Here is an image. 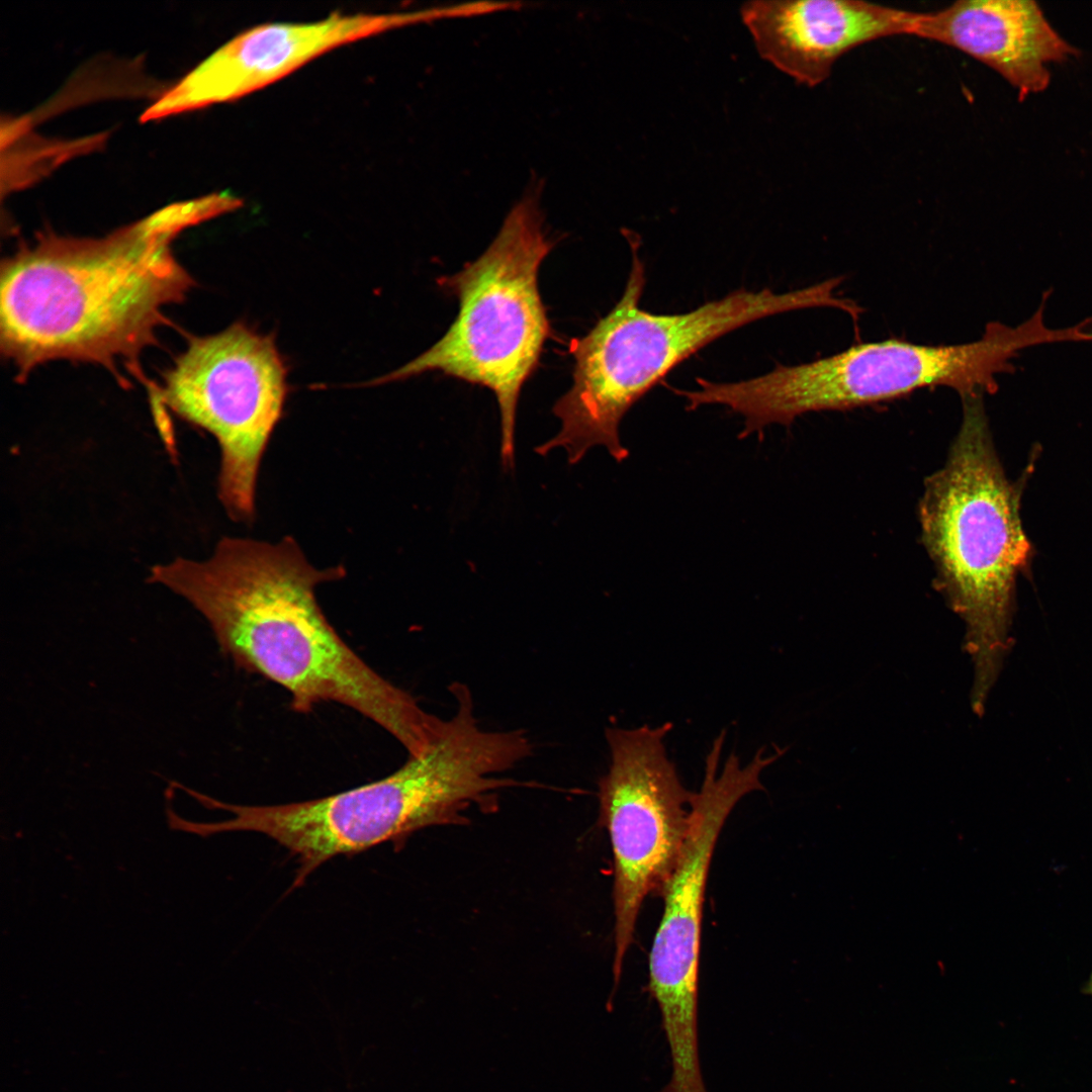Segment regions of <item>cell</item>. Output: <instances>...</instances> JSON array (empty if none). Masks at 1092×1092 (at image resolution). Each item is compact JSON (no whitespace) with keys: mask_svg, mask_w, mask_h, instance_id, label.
<instances>
[{"mask_svg":"<svg viewBox=\"0 0 1092 1092\" xmlns=\"http://www.w3.org/2000/svg\"><path fill=\"white\" fill-rule=\"evenodd\" d=\"M216 192L174 202L101 238L47 231L1 263L0 348L17 380L55 360L118 366L146 385L140 357L157 341L164 309L194 279L173 244L186 229L242 207Z\"/></svg>","mask_w":1092,"mask_h":1092,"instance_id":"1","label":"cell"},{"mask_svg":"<svg viewBox=\"0 0 1092 1092\" xmlns=\"http://www.w3.org/2000/svg\"><path fill=\"white\" fill-rule=\"evenodd\" d=\"M344 575L342 566L314 567L291 537H224L210 558L156 565L149 580L197 610L236 666L285 689L294 712L338 703L387 731L408 756L423 754L446 720L370 667L330 624L315 588Z\"/></svg>","mask_w":1092,"mask_h":1092,"instance_id":"2","label":"cell"},{"mask_svg":"<svg viewBox=\"0 0 1092 1092\" xmlns=\"http://www.w3.org/2000/svg\"><path fill=\"white\" fill-rule=\"evenodd\" d=\"M961 398L959 432L944 465L925 480L918 517L934 583L966 626L971 704L981 715L1011 648L1015 580L1032 549L1020 518L1022 485L1005 475L983 394Z\"/></svg>","mask_w":1092,"mask_h":1092,"instance_id":"3","label":"cell"},{"mask_svg":"<svg viewBox=\"0 0 1092 1092\" xmlns=\"http://www.w3.org/2000/svg\"><path fill=\"white\" fill-rule=\"evenodd\" d=\"M503 757L494 740L465 719H453L425 753L410 756L391 775L331 796L280 805L249 806L208 797L207 809L232 818L203 822V836L253 831L265 834L296 857L291 889L302 886L327 860L385 842L394 846L431 826L463 825L477 807L492 812L507 781L497 775Z\"/></svg>","mask_w":1092,"mask_h":1092,"instance_id":"4","label":"cell"},{"mask_svg":"<svg viewBox=\"0 0 1092 1092\" xmlns=\"http://www.w3.org/2000/svg\"><path fill=\"white\" fill-rule=\"evenodd\" d=\"M632 263L624 292L615 306L580 338L572 339V385L555 402L557 435L535 451L545 455L562 448L570 464L588 450L604 447L617 461L628 449L620 423L628 411L686 359L743 326L775 314L815 307H836L833 281L793 291L765 288L730 292L682 313H653L640 307L645 267L631 241Z\"/></svg>","mask_w":1092,"mask_h":1092,"instance_id":"5","label":"cell"},{"mask_svg":"<svg viewBox=\"0 0 1092 1092\" xmlns=\"http://www.w3.org/2000/svg\"><path fill=\"white\" fill-rule=\"evenodd\" d=\"M1028 345L1023 327L999 323L988 324L979 340L964 344L860 343L808 363L778 365L750 379L698 378L699 388L690 397L695 407L719 404L741 416L739 438H746L774 424L790 425L807 413L864 406L923 388L946 386L961 397L993 392L996 375Z\"/></svg>","mask_w":1092,"mask_h":1092,"instance_id":"6","label":"cell"},{"mask_svg":"<svg viewBox=\"0 0 1092 1092\" xmlns=\"http://www.w3.org/2000/svg\"><path fill=\"white\" fill-rule=\"evenodd\" d=\"M552 247L535 214L526 208L515 211L476 260L439 279L459 304L444 336L370 384L437 371L490 389L500 416L502 463L511 469L521 390L551 335L538 272Z\"/></svg>","mask_w":1092,"mask_h":1092,"instance_id":"7","label":"cell"},{"mask_svg":"<svg viewBox=\"0 0 1092 1092\" xmlns=\"http://www.w3.org/2000/svg\"><path fill=\"white\" fill-rule=\"evenodd\" d=\"M286 378L273 336L238 322L190 337L162 382L148 390L155 417L173 413L214 437L218 497L236 522L254 520L260 465L283 414Z\"/></svg>","mask_w":1092,"mask_h":1092,"instance_id":"8","label":"cell"},{"mask_svg":"<svg viewBox=\"0 0 1092 1092\" xmlns=\"http://www.w3.org/2000/svg\"><path fill=\"white\" fill-rule=\"evenodd\" d=\"M724 740L721 732L706 757L703 784L692 800L688 836L660 893L663 913L649 952L647 989L659 1008L671 1062L668 1086L675 1092H696L705 1084L699 1054V962L714 848L735 805L763 789L761 772L777 760L762 747L744 765L731 753L719 770Z\"/></svg>","mask_w":1092,"mask_h":1092,"instance_id":"9","label":"cell"},{"mask_svg":"<svg viewBox=\"0 0 1092 1092\" xmlns=\"http://www.w3.org/2000/svg\"><path fill=\"white\" fill-rule=\"evenodd\" d=\"M672 724L607 727L611 762L599 781L600 824L614 859V990L645 897L672 873L692 820L694 793L681 784L664 739Z\"/></svg>","mask_w":1092,"mask_h":1092,"instance_id":"10","label":"cell"},{"mask_svg":"<svg viewBox=\"0 0 1092 1092\" xmlns=\"http://www.w3.org/2000/svg\"><path fill=\"white\" fill-rule=\"evenodd\" d=\"M416 17L333 12L312 22L255 25L224 42L165 90L143 112L141 121L243 98L331 51L401 26Z\"/></svg>","mask_w":1092,"mask_h":1092,"instance_id":"11","label":"cell"},{"mask_svg":"<svg viewBox=\"0 0 1092 1092\" xmlns=\"http://www.w3.org/2000/svg\"><path fill=\"white\" fill-rule=\"evenodd\" d=\"M740 14L761 58L815 87L851 50L912 35L917 12L858 0H759L744 3Z\"/></svg>","mask_w":1092,"mask_h":1092,"instance_id":"12","label":"cell"},{"mask_svg":"<svg viewBox=\"0 0 1092 1092\" xmlns=\"http://www.w3.org/2000/svg\"><path fill=\"white\" fill-rule=\"evenodd\" d=\"M912 35L985 64L1009 82L1020 99L1049 86V64L1077 54L1028 0H960L936 11L917 12Z\"/></svg>","mask_w":1092,"mask_h":1092,"instance_id":"13","label":"cell"},{"mask_svg":"<svg viewBox=\"0 0 1092 1092\" xmlns=\"http://www.w3.org/2000/svg\"><path fill=\"white\" fill-rule=\"evenodd\" d=\"M1085 992H1086L1087 995H1089L1092 998V971H1091L1089 979H1088V981H1087V983L1085 985Z\"/></svg>","mask_w":1092,"mask_h":1092,"instance_id":"14","label":"cell"}]
</instances>
